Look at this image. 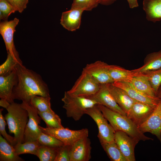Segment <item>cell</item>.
<instances>
[{
  "instance_id": "cell-11",
  "label": "cell",
  "mask_w": 161,
  "mask_h": 161,
  "mask_svg": "<svg viewBox=\"0 0 161 161\" xmlns=\"http://www.w3.org/2000/svg\"><path fill=\"white\" fill-rule=\"evenodd\" d=\"M114 140L127 161H135L134 148L139 141L120 131H115Z\"/></svg>"
},
{
  "instance_id": "cell-35",
  "label": "cell",
  "mask_w": 161,
  "mask_h": 161,
  "mask_svg": "<svg viewBox=\"0 0 161 161\" xmlns=\"http://www.w3.org/2000/svg\"><path fill=\"white\" fill-rule=\"evenodd\" d=\"M3 109H0V133L8 142L11 145L14 146L17 143L14 137H13L7 134L5 130L6 123L4 117L2 114Z\"/></svg>"
},
{
  "instance_id": "cell-14",
  "label": "cell",
  "mask_w": 161,
  "mask_h": 161,
  "mask_svg": "<svg viewBox=\"0 0 161 161\" xmlns=\"http://www.w3.org/2000/svg\"><path fill=\"white\" fill-rule=\"evenodd\" d=\"M156 105L136 102L132 105L127 116L138 127L150 117Z\"/></svg>"
},
{
  "instance_id": "cell-29",
  "label": "cell",
  "mask_w": 161,
  "mask_h": 161,
  "mask_svg": "<svg viewBox=\"0 0 161 161\" xmlns=\"http://www.w3.org/2000/svg\"><path fill=\"white\" fill-rule=\"evenodd\" d=\"M138 73L147 78L151 86L156 94L161 85V69Z\"/></svg>"
},
{
  "instance_id": "cell-2",
  "label": "cell",
  "mask_w": 161,
  "mask_h": 161,
  "mask_svg": "<svg viewBox=\"0 0 161 161\" xmlns=\"http://www.w3.org/2000/svg\"><path fill=\"white\" fill-rule=\"evenodd\" d=\"M97 106L115 131L124 132L139 141L153 140L146 136L127 116L113 111L103 105L97 104Z\"/></svg>"
},
{
  "instance_id": "cell-39",
  "label": "cell",
  "mask_w": 161,
  "mask_h": 161,
  "mask_svg": "<svg viewBox=\"0 0 161 161\" xmlns=\"http://www.w3.org/2000/svg\"><path fill=\"white\" fill-rule=\"evenodd\" d=\"M117 0H99L100 4L108 6L114 3Z\"/></svg>"
},
{
  "instance_id": "cell-37",
  "label": "cell",
  "mask_w": 161,
  "mask_h": 161,
  "mask_svg": "<svg viewBox=\"0 0 161 161\" xmlns=\"http://www.w3.org/2000/svg\"><path fill=\"white\" fill-rule=\"evenodd\" d=\"M20 13L26 8L29 0H7Z\"/></svg>"
},
{
  "instance_id": "cell-33",
  "label": "cell",
  "mask_w": 161,
  "mask_h": 161,
  "mask_svg": "<svg viewBox=\"0 0 161 161\" xmlns=\"http://www.w3.org/2000/svg\"><path fill=\"white\" fill-rule=\"evenodd\" d=\"M100 4L99 0H73L71 8H78L91 11Z\"/></svg>"
},
{
  "instance_id": "cell-13",
  "label": "cell",
  "mask_w": 161,
  "mask_h": 161,
  "mask_svg": "<svg viewBox=\"0 0 161 161\" xmlns=\"http://www.w3.org/2000/svg\"><path fill=\"white\" fill-rule=\"evenodd\" d=\"M138 128L144 133L155 135L161 143V99L150 117Z\"/></svg>"
},
{
  "instance_id": "cell-25",
  "label": "cell",
  "mask_w": 161,
  "mask_h": 161,
  "mask_svg": "<svg viewBox=\"0 0 161 161\" xmlns=\"http://www.w3.org/2000/svg\"><path fill=\"white\" fill-rule=\"evenodd\" d=\"M101 144L111 161H127L115 141Z\"/></svg>"
},
{
  "instance_id": "cell-20",
  "label": "cell",
  "mask_w": 161,
  "mask_h": 161,
  "mask_svg": "<svg viewBox=\"0 0 161 161\" xmlns=\"http://www.w3.org/2000/svg\"><path fill=\"white\" fill-rule=\"evenodd\" d=\"M143 7L148 21L156 22L161 20V0H143Z\"/></svg>"
},
{
  "instance_id": "cell-15",
  "label": "cell",
  "mask_w": 161,
  "mask_h": 161,
  "mask_svg": "<svg viewBox=\"0 0 161 161\" xmlns=\"http://www.w3.org/2000/svg\"><path fill=\"white\" fill-rule=\"evenodd\" d=\"M86 97L95 100L98 104L103 105L113 111L127 116L126 113L116 102L110 92L106 84L100 85V89L96 94Z\"/></svg>"
},
{
  "instance_id": "cell-3",
  "label": "cell",
  "mask_w": 161,
  "mask_h": 161,
  "mask_svg": "<svg viewBox=\"0 0 161 161\" xmlns=\"http://www.w3.org/2000/svg\"><path fill=\"white\" fill-rule=\"evenodd\" d=\"M6 109L8 112L4 117L9 133L14 134L17 143H23L25 128L28 121V112L21 104L14 102L10 104Z\"/></svg>"
},
{
  "instance_id": "cell-19",
  "label": "cell",
  "mask_w": 161,
  "mask_h": 161,
  "mask_svg": "<svg viewBox=\"0 0 161 161\" xmlns=\"http://www.w3.org/2000/svg\"><path fill=\"white\" fill-rule=\"evenodd\" d=\"M106 85L116 102L127 114L133 104L137 101L131 98L124 90L114 86L112 83Z\"/></svg>"
},
{
  "instance_id": "cell-27",
  "label": "cell",
  "mask_w": 161,
  "mask_h": 161,
  "mask_svg": "<svg viewBox=\"0 0 161 161\" xmlns=\"http://www.w3.org/2000/svg\"><path fill=\"white\" fill-rule=\"evenodd\" d=\"M38 113L46 123V127L51 128L64 127L62 125L61 120L59 117L53 110L42 112H38Z\"/></svg>"
},
{
  "instance_id": "cell-18",
  "label": "cell",
  "mask_w": 161,
  "mask_h": 161,
  "mask_svg": "<svg viewBox=\"0 0 161 161\" xmlns=\"http://www.w3.org/2000/svg\"><path fill=\"white\" fill-rule=\"evenodd\" d=\"M114 86L124 90L132 99L140 102L157 105L160 99L149 96L134 87L130 83L114 82Z\"/></svg>"
},
{
  "instance_id": "cell-5",
  "label": "cell",
  "mask_w": 161,
  "mask_h": 161,
  "mask_svg": "<svg viewBox=\"0 0 161 161\" xmlns=\"http://www.w3.org/2000/svg\"><path fill=\"white\" fill-rule=\"evenodd\" d=\"M85 114L89 116L96 123L98 130L97 137L100 143L114 141L115 131L108 123L97 104L86 109Z\"/></svg>"
},
{
  "instance_id": "cell-17",
  "label": "cell",
  "mask_w": 161,
  "mask_h": 161,
  "mask_svg": "<svg viewBox=\"0 0 161 161\" xmlns=\"http://www.w3.org/2000/svg\"><path fill=\"white\" fill-rule=\"evenodd\" d=\"M85 11L78 8H71L68 11L62 13L60 24L65 29L70 31H74L80 27L82 14Z\"/></svg>"
},
{
  "instance_id": "cell-34",
  "label": "cell",
  "mask_w": 161,
  "mask_h": 161,
  "mask_svg": "<svg viewBox=\"0 0 161 161\" xmlns=\"http://www.w3.org/2000/svg\"><path fill=\"white\" fill-rule=\"evenodd\" d=\"M17 11L16 9L7 0H0V19L7 21L9 16Z\"/></svg>"
},
{
  "instance_id": "cell-40",
  "label": "cell",
  "mask_w": 161,
  "mask_h": 161,
  "mask_svg": "<svg viewBox=\"0 0 161 161\" xmlns=\"http://www.w3.org/2000/svg\"><path fill=\"white\" fill-rule=\"evenodd\" d=\"M10 103L5 99H1L0 100V106L6 109L9 106Z\"/></svg>"
},
{
  "instance_id": "cell-8",
  "label": "cell",
  "mask_w": 161,
  "mask_h": 161,
  "mask_svg": "<svg viewBox=\"0 0 161 161\" xmlns=\"http://www.w3.org/2000/svg\"><path fill=\"white\" fill-rule=\"evenodd\" d=\"M19 22L15 18L10 21H4L0 23V33L4 42L7 53H9L14 59L18 63L22 64L16 50L14 42V34L15 29Z\"/></svg>"
},
{
  "instance_id": "cell-16",
  "label": "cell",
  "mask_w": 161,
  "mask_h": 161,
  "mask_svg": "<svg viewBox=\"0 0 161 161\" xmlns=\"http://www.w3.org/2000/svg\"><path fill=\"white\" fill-rule=\"evenodd\" d=\"M16 69L8 75L0 76V97L5 99L11 104L14 102L13 91L18 83Z\"/></svg>"
},
{
  "instance_id": "cell-38",
  "label": "cell",
  "mask_w": 161,
  "mask_h": 161,
  "mask_svg": "<svg viewBox=\"0 0 161 161\" xmlns=\"http://www.w3.org/2000/svg\"><path fill=\"white\" fill-rule=\"evenodd\" d=\"M129 6L131 8H134L138 7L139 4L137 0H127Z\"/></svg>"
},
{
  "instance_id": "cell-21",
  "label": "cell",
  "mask_w": 161,
  "mask_h": 161,
  "mask_svg": "<svg viewBox=\"0 0 161 161\" xmlns=\"http://www.w3.org/2000/svg\"><path fill=\"white\" fill-rule=\"evenodd\" d=\"M108 69L114 82L131 83L133 78L136 76L132 70H127L116 65H109Z\"/></svg>"
},
{
  "instance_id": "cell-41",
  "label": "cell",
  "mask_w": 161,
  "mask_h": 161,
  "mask_svg": "<svg viewBox=\"0 0 161 161\" xmlns=\"http://www.w3.org/2000/svg\"><path fill=\"white\" fill-rule=\"evenodd\" d=\"M156 96L158 98L161 99V85L156 93Z\"/></svg>"
},
{
  "instance_id": "cell-30",
  "label": "cell",
  "mask_w": 161,
  "mask_h": 161,
  "mask_svg": "<svg viewBox=\"0 0 161 161\" xmlns=\"http://www.w3.org/2000/svg\"><path fill=\"white\" fill-rule=\"evenodd\" d=\"M58 148H52L41 145L37 150L36 156L40 161H54Z\"/></svg>"
},
{
  "instance_id": "cell-23",
  "label": "cell",
  "mask_w": 161,
  "mask_h": 161,
  "mask_svg": "<svg viewBox=\"0 0 161 161\" xmlns=\"http://www.w3.org/2000/svg\"><path fill=\"white\" fill-rule=\"evenodd\" d=\"M0 161H24L16 152L14 146L0 135Z\"/></svg>"
},
{
  "instance_id": "cell-28",
  "label": "cell",
  "mask_w": 161,
  "mask_h": 161,
  "mask_svg": "<svg viewBox=\"0 0 161 161\" xmlns=\"http://www.w3.org/2000/svg\"><path fill=\"white\" fill-rule=\"evenodd\" d=\"M50 99V97L35 96L31 98L30 103L38 112H42L52 111L51 108Z\"/></svg>"
},
{
  "instance_id": "cell-10",
  "label": "cell",
  "mask_w": 161,
  "mask_h": 161,
  "mask_svg": "<svg viewBox=\"0 0 161 161\" xmlns=\"http://www.w3.org/2000/svg\"><path fill=\"white\" fill-rule=\"evenodd\" d=\"M91 142L88 136L80 139L69 146L70 161H88L91 158Z\"/></svg>"
},
{
  "instance_id": "cell-6",
  "label": "cell",
  "mask_w": 161,
  "mask_h": 161,
  "mask_svg": "<svg viewBox=\"0 0 161 161\" xmlns=\"http://www.w3.org/2000/svg\"><path fill=\"white\" fill-rule=\"evenodd\" d=\"M100 86V85L90 75L82 71L71 89L67 92L74 95L88 97L96 94Z\"/></svg>"
},
{
  "instance_id": "cell-22",
  "label": "cell",
  "mask_w": 161,
  "mask_h": 161,
  "mask_svg": "<svg viewBox=\"0 0 161 161\" xmlns=\"http://www.w3.org/2000/svg\"><path fill=\"white\" fill-rule=\"evenodd\" d=\"M161 69V50L148 54L141 67L132 70L137 73Z\"/></svg>"
},
{
  "instance_id": "cell-12",
  "label": "cell",
  "mask_w": 161,
  "mask_h": 161,
  "mask_svg": "<svg viewBox=\"0 0 161 161\" xmlns=\"http://www.w3.org/2000/svg\"><path fill=\"white\" fill-rule=\"evenodd\" d=\"M109 64L101 61L87 64L83 69L100 85L113 83L109 72Z\"/></svg>"
},
{
  "instance_id": "cell-9",
  "label": "cell",
  "mask_w": 161,
  "mask_h": 161,
  "mask_svg": "<svg viewBox=\"0 0 161 161\" xmlns=\"http://www.w3.org/2000/svg\"><path fill=\"white\" fill-rule=\"evenodd\" d=\"M21 104L27 112L29 118L24 132L23 143L36 140L42 132L38 125L41 118L39 116L37 110L30 103L22 101Z\"/></svg>"
},
{
  "instance_id": "cell-36",
  "label": "cell",
  "mask_w": 161,
  "mask_h": 161,
  "mask_svg": "<svg viewBox=\"0 0 161 161\" xmlns=\"http://www.w3.org/2000/svg\"><path fill=\"white\" fill-rule=\"evenodd\" d=\"M69 147L64 145L58 147L54 161H70Z\"/></svg>"
},
{
  "instance_id": "cell-1",
  "label": "cell",
  "mask_w": 161,
  "mask_h": 161,
  "mask_svg": "<svg viewBox=\"0 0 161 161\" xmlns=\"http://www.w3.org/2000/svg\"><path fill=\"white\" fill-rule=\"evenodd\" d=\"M16 69L18 81L13 89L14 100L30 103L35 96L50 97L48 86L39 74L27 69L23 64H18Z\"/></svg>"
},
{
  "instance_id": "cell-7",
  "label": "cell",
  "mask_w": 161,
  "mask_h": 161,
  "mask_svg": "<svg viewBox=\"0 0 161 161\" xmlns=\"http://www.w3.org/2000/svg\"><path fill=\"white\" fill-rule=\"evenodd\" d=\"M39 127L42 131L55 137L66 145L70 146L79 139L88 136L89 131L87 129L74 130L64 127L51 128L40 126Z\"/></svg>"
},
{
  "instance_id": "cell-26",
  "label": "cell",
  "mask_w": 161,
  "mask_h": 161,
  "mask_svg": "<svg viewBox=\"0 0 161 161\" xmlns=\"http://www.w3.org/2000/svg\"><path fill=\"white\" fill-rule=\"evenodd\" d=\"M41 145L38 140H36L17 143L14 146V148L16 153L18 155L24 154H29L36 155L37 150Z\"/></svg>"
},
{
  "instance_id": "cell-31",
  "label": "cell",
  "mask_w": 161,
  "mask_h": 161,
  "mask_svg": "<svg viewBox=\"0 0 161 161\" xmlns=\"http://www.w3.org/2000/svg\"><path fill=\"white\" fill-rule=\"evenodd\" d=\"M37 140L41 145L52 148H57L64 145L62 142L55 137L42 131Z\"/></svg>"
},
{
  "instance_id": "cell-4",
  "label": "cell",
  "mask_w": 161,
  "mask_h": 161,
  "mask_svg": "<svg viewBox=\"0 0 161 161\" xmlns=\"http://www.w3.org/2000/svg\"><path fill=\"white\" fill-rule=\"evenodd\" d=\"M61 100L64 103L63 108L66 110L67 117L75 121L80 120L88 109L98 104L87 97L72 95L67 91L65 92Z\"/></svg>"
},
{
  "instance_id": "cell-24",
  "label": "cell",
  "mask_w": 161,
  "mask_h": 161,
  "mask_svg": "<svg viewBox=\"0 0 161 161\" xmlns=\"http://www.w3.org/2000/svg\"><path fill=\"white\" fill-rule=\"evenodd\" d=\"M130 83L136 89L151 97H157L156 93L151 86L147 78L140 74L136 73Z\"/></svg>"
},
{
  "instance_id": "cell-32",
  "label": "cell",
  "mask_w": 161,
  "mask_h": 161,
  "mask_svg": "<svg viewBox=\"0 0 161 161\" xmlns=\"http://www.w3.org/2000/svg\"><path fill=\"white\" fill-rule=\"evenodd\" d=\"M18 64L10 54L8 53L6 60L0 66V76L8 75L16 69Z\"/></svg>"
}]
</instances>
